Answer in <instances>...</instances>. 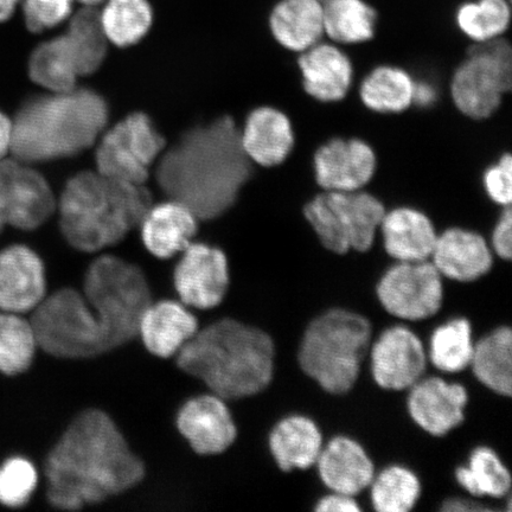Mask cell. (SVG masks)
Returning <instances> with one entry per match:
<instances>
[{
	"label": "cell",
	"mask_w": 512,
	"mask_h": 512,
	"mask_svg": "<svg viewBox=\"0 0 512 512\" xmlns=\"http://www.w3.org/2000/svg\"><path fill=\"white\" fill-rule=\"evenodd\" d=\"M387 207L368 189L318 191L303 214L324 251L337 256L366 254L373 249Z\"/></svg>",
	"instance_id": "obj_8"
},
{
	"label": "cell",
	"mask_w": 512,
	"mask_h": 512,
	"mask_svg": "<svg viewBox=\"0 0 512 512\" xmlns=\"http://www.w3.org/2000/svg\"><path fill=\"white\" fill-rule=\"evenodd\" d=\"M408 390V412L421 430L443 437L463 424L469 394L462 384L422 377Z\"/></svg>",
	"instance_id": "obj_21"
},
{
	"label": "cell",
	"mask_w": 512,
	"mask_h": 512,
	"mask_svg": "<svg viewBox=\"0 0 512 512\" xmlns=\"http://www.w3.org/2000/svg\"><path fill=\"white\" fill-rule=\"evenodd\" d=\"M354 89L363 107L375 114L398 115L413 106V75L400 64H376Z\"/></svg>",
	"instance_id": "obj_29"
},
{
	"label": "cell",
	"mask_w": 512,
	"mask_h": 512,
	"mask_svg": "<svg viewBox=\"0 0 512 512\" xmlns=\"http://www.w3.org/2000/svg\"><path fill=\"white\" fill-rule=\"evenodd\" d=\"M325 40L345 49L374 40L380 12L368 0H323Z\"/></svg>",
	"instance_id": "obj_31"
},
{
	"label": "cell",
	"mask_w": 512,
	"mask_h": 512,
	"mask_svg": "<svg viewBox=\"0 0 512 512\" xmlns=\"http://www.w3.org/2000/svg\"><path fill=\"white\" fill-rule=\"evenodd\" d=\"M315 510L318 512H358L362 509L354 496L331 491L330 495L319 499Z\"/></svg>",
	"instance_id": "obj_43"
},
{
	"label": "cell",
	"mask_w": 512,
	"mask_h": 512,
	"mask_svg": "<svg viewBox=\"0 0 512 512\" xmlns=\"http://www.w3.org/2000/svg\"><path fill=\"white\" fill-rule=\"evenodd\" d=\"M46 477L50 504L74 511L133 489L144 479L145 465L110 415L87 409L50 451Z\"/></svg>",
	"instance_id": "obj_2"
},
{
	"label": "cell",
	"mask_w": 512,
	"mask_h": 512,
	"mask_svg": "<svg viewBox=\"0 0 512 512\" xmlns=\"http://www.w3.org/2000/svg\"><path fill=\"white\" fill-rule=\"evenodd\" d=\"M83 6H91V8H96L101 3L106 2V0H78Z\"/></svg>",
	"instance_id": "obj_47"
},
{
	"label": "cell",
	"mask_w": 512,
	"mask_h": 512,
	"mask_svg": "<svg viewBox=\"0 0 512 512\" xmlns=\"http://www.w3.org/2000/svg\"><path fill=\"white\" fill-rule=\"evenodd\" d=\"M12 137H14V125L12 120L0 112V159L11 155Z\"/></svg>",
	"instance_id": "obj_45"
},
{
	"label": "cell",
	"mask_w": 512,
	"mask_h": 512,
	"mask_svg": "<svg viewBox=\"0 0 512 512\" xmlns=\"http://www.w3.org/2000/svg\"><path fill=\"white\" fill-rule=\"evenodd\" d=\"M316 466L326 488L354 497L368 489L375 477V466L367 451L345 435H338L323 446Z\"/></svg>",
	"instance_id": "obj_26"
},
{
	"label": "cell",
	"mask_w": 512,
	"mask_h": 512,
	"mask_svg": "<svg viewBox=\"0 0 512 512\" xmlns=\"http://www.w3.org/2000/svg\"><path fill=\"white\" fill-rule=\"evenodd\" d=\"M457 482L476 498L501 499L509 495L511 476L498 454L488 446H479L469 460L456 471Z\"/></svg>",
	"instance_id": "obj_33"
},
{
	"label": "cell",
	"mask_w": 512,
	"mask_h": 512,
	"mask_svg": "<svg viewBox=\"0 0 512 512\" xmlns=\"http://www.w3.org/2000/svg\"><path fill=\"white\" fill-rule=\"evenodd\" d=\"M371 342L366 317L344 309L324 312L307 326L298 352L299 366L334 395L354 388Z\"/></svg>",
	"instance_id": "obj_6"
},
{
	"label": "cell",
	"mask_w": 512,
	"mask_h": 512,
	"mask_svg": "<svg viewBox=\"0 0 512 512\" xmlns=\"http://www.w3.org/2000/svg\"><path fill=\"white\" fill-rule=\"evenodd\" d=\"M512 46L507 35L470 43L448 82L456 110L471 120H488L511 98Z\"/></svg>",
	"instance_id": "obj_9"
},
{
	"label": "cell",
	"mask_w": 512,
	"mask_h": 512,
	"mask_svg": "<svg viewBox=\"0 0 512 512\" xmlns=\"http://www.w3.org/2000/svg\"><path fill=\"white\" fill-rule=\"evenodd\" d=\"M38 348L36 336L28 320L17 313L0 312V371L17 375L27 370Z\"/></svg>",
	"instance_id": "obj_38"
},
{
	"label": "cell",
	"mask_w": 512,
	"mask_h": 512,
	"mask_svg": "<svg viewBox=\"0 0 512 512\" xmlns=\"http://www.w3.org/2000/svg\"><path fill=\"white\" fill-rule=\"evenodd\" d=\"M57 208V200L46 177L16 158L0 159V217L5 224L22 230L43 226Z\"/></svg>",
	"instance_id": "obj_13"
},
{
	"label": "cell",
	"mask_w": 512,
	"mask_h": 512,
	"mask_svg": "<svg viewBox=\"0 0 512 512\" xmlns=\"http://www.w3.org/2000/svg\"><path fill=\"white\" fill-rule=\"evenodd\" d=\"M488 240L492 253L503 261L512 258V209L504 207L489 230Z\"/></svg>",
	"instance_id": "obj_42"
},
{
	"label": "cell",
	"mask_w": 512,
	"mask_h": 512,
	"mask_svg": "<svg viewBox=\"0 0 512 512\" xmlns=\"http://www.w3.org/2000/svg\"><path fill=\"white\" fill-rule=\"evenodd\" d=\"M151 204L145 185L119 181L94 170L68 179L56 210L69 245L83 253H99L118 245L137 228Z\"/></svg>",
	"instance_id": "obj_5"
},
{
	"label": "cell",
	"mask_w": 512,
	"mask_h": 512,
	"mask_svg": "<svg viewBox=\"0 0 512 512\" xmlns=\"http://www.w3.org/2000/svg\"><path fill=\"white\" fill-rule=\"evenodd\" d=\"M177 428L192 450L201 456L226 452L238 437L226 400L213 393L185 402L177 415Z\"/></svg>",
	"instance_id": "obj_19"
},
{
	"label": "cell",
	"mask_w": 512,
	"mask_h": 512,
	"mask_svg": "<svg viewBox=\"0 0 512 512\" xmlns=\"http://www.w3.org/2000/svg\"><path fill=\"white\" fill-rule=\"evenodd\" d=\"M439 228L426 211L398 204L384 213L377 241L390 259L401 262L430 260Z\"/></svg>",
	"instance_id": "obj_23"
},
{
	"label": "cell",
	"mask_w": 512,
	"mask_h": 512,
	"mask_svg": "<svg viewBox=\"0 0 512 512\" xmlns=\"http://www.w3.org/2000/svg\"><path fill=\"white\" fill-rule=\"evenodd\" d=\"M296 142L290 115L273 105L256 106L240 126L242 150L261 169L283 165L292 155Z\"/></svg>",
	"instance_id": "obj_18"
},
{
	"label": "cell",
	"mask_w": 512,
	"mask_h": 512,
	"mask_svg": "<svg viewBox=\"0 0 512 512\" xmlns=\"http://www.w3.org/2000/svg\"><path fill=\"white\" fill-rule=\"evenodd\" d=\"M480 183L486 197L499 208L511 206L512 202V156L505 151L482 172Z\"/></svg>",
	"instance_id": "obj_40"
},
{
	"label": "cell",
	"mask_w": 512,
	"mask_h": 512,
	"mask_svg": "<svg viewBox=\"0 0 512 512\" xmlns=\"http://www.w3.org/2000/svg\"><path fill=\"white\" fill-rule=\"evenodd\" d=\"M99 14L108 42L119 48L132 47L142 41L153 22L147 0H106Z\"/></svg>",
	"instance_id": "obj_35"
},
{
	"label": "cell",
	"mask_w": 512,
	"mask_h": 512,
	"mask_svg": "<svg viewBox=\"0 0 512 512\" xmlns=\"http://www.w3.org/2000/svg\"><path fill=\"white\" fill-rule=\"evenodd\" d=\"M108 121L110 107L93 89L35 96L12 120L11 155L32 165L78 156L95 146Z\"/></svg>",
	"instance_id": "obj_4"
},
{
	"label": "cell",
	"mask_w": 512,
	"mask_h": 512,
	"mask_svg": "<svg viewBox=\"0 0 512 512\" xmlns=\"http://www.w3.org/2000/svg\"><path fill=\"white\" fill-rule=\"evenodd\" d=\"M430 260L444 279L473 283L490 273L495 255L483 233L450 226L439 230Z\"/></svg>",
	"instance_id": "obj_20"
},
{
	"label": "cell",
	"mask_w": 512,
	"mask_h": 512,
	"mask_svg": "<svg viewBox=\"0 0 512 512\" xmlns=\"http://www.w3.org/2000/svg\"><path fill=\"white\" fill-rule=\"evenodd\" d=\"M83 296L99 318L108 351L138 336L139 320L152 303L142 268L115 255H101L89 265Z\"/></svg>",
	"instance_id": "obj_7"
},
{
	"label": "cell",
	"mask_w": 512,
	"mask_h": 512,
	"mask_svg": "<svg viewBox=\"0 0 512 512\" xmlns=\"http://www.w3.org/2000/svg\"><path fill=\"white\" fill-rule=\"evenodd\" d=\"M268 29L287 53L298 55L323 41V0H278L268 16Z\"/></svg>",
	"instance_id": "obj_28"
},
{
	"label": "cell",
	"mask_w": 512,
	"mask_h": 512,
	"mask_svg": "<svg viewBox=\"0 0 512 512\" xmlns=\"http://www.w3.org/2000/svg\"><path fill=\"white\" fill-rule=\"evenodd\" d=\"M6 226L5 222L3 221L2 217H0V233H2V230Z\"/></svg>",
	"instance_id": "obj_48"
},
{
	"label": "cell",
	"mask_w": 512,
	"mask_h": 512,
	"mask_svg": "<svg viewBox=\"0 0 512 512\" xmlns=\"http://www.w3.org/2000/svg\"><path fill=\"white\" fill-rule=\"evenodd\" d=\"M25 24L31 32L53 29L72 16L74 0H21Z\"/></svg>",
	"instance_id": "obj_41"
},
{
	"label": "cell",
	"mask_w": 512,
	"mask_h": 512,
	"mask_svg": "<svg viewBox=\"0 0 512 512\" xmlns=\"http://www.w3.org/2000/svg\"><path fill=\"white\" fill-rule=\"evenodd\" d=\"M46 293V268L38 254L22 245L0 252V310L34 311Z\"/></svg>",
	"instance_id": "obj_24"
},
{
	"label": "cell",
	"mask_w": 512,
	"mask_h": 512,
	"mask_svg": "<svg viewBox=\"0 0 512 512\" xmlns=\"http://www.w3.org/2000/svg\"><path fill=\"white\" fill-rule=\"evenodd\" d=\"M198 222L187 206L168 198L163 203L151 204L138 228L147 251L160 260H168L195 241Z\"/></svg>",
	"instance_id": "obj_25"
},
{
	"label": "cell",
	"mask_w": 512,
	"mask_h": 512,
	"mask_svg": "<svg viewBox=\"0 0 512 512\" xmlns=\"http://www.w3.org/2000/svg\"><path fill=\"white\" fill-rule=\"evenodd\" d=\"M371 503L379 512H408L418 503L421 483L408 467L392 465L375 475L370 486Z\"/></svg>",
	"instance_id": "obj_37"
},
{
	"label": "cell",
	"mask_w": 512,
	"mask_h": 512,
	"mask_svg": "<svg viewBox=\"0 0 512 512\" xmlns=\"http://www.w3.org/2000/svg\"><path fill=\"white\" fill-rule=\"evenodd\" d=\"M470 367L486 388L510 398L512 392V332L501 326L475 343Z\"/></svg>",
	"instance_id": "obj_32"
},
{
	"label": "cell",
	"mask_w": 512,
	"mask_h": 512,
	"mask_svg": "<svg viewBox=\"0 0 512 512\" xmlns=\"http://www.w3.org/2000/svg\"><path fill=\"white\" fill-rule=\"evenodd\" d=\"M510 24V0H465L454 12V27L470 43L505 36Z\"/></svg>",
	"instance_id": "obj_34"
},
{
	"label": "cell",
	"mask_w": 512,
	"mask_h": 512,
	"mask_svg": "<svg viewBox=\"0 0 512 512\" xmlns=\"http://www.w3.org/2000/svg\"><path fill=\"white\" fill-rule=\"evenodd\" d=\"M441 510L445 512H476L491 511V508L476 502L475 499L451 498L443 503Z\"/></svg>",
	"instance_id": "obj_44"
},
{
	"label": "cell",
	"mask_w": 512,
	"mask_h": 512,
	"mask_svg": "<svg viewBox=\"0 0 512 512\" xmlns=\"http://www.w3.org/2000/svg\"><path fill=\"white\" fill-rule=\"evenodd\" d=\"M377 298L390 315L424 320L439 312L444 300V278L431 260L395 261L376 286Z\"/></svg>",
	"instance_id": "obj_12"
},
{
	"label": "cell",
	"mask_w": 512,
	"mask_h": 512,
	"mask_svg": "<svg viewBox=\"0 0 512 512\" xmlns=\"http://www.w3.org/2000/svg\"><path fill=\"white\" fill-rule=\"evenodd\" d=\"M37 471L29 460L12 458L0 467V503L11 508L27 504L37 486Z\"/></svg>",
	"instance_id": "obj_39"
},
{
	"label": "cell",
	"mask_w": 512,
	"mask_h": 512,
	"mask_svg": "<svg viewBox=\"0 0 512 512\" xmlns=\"http://www.w3.org/2000/svg\"><path fill=\"white\" fill-rule=\"evenodd\" d=\"M89 74L86 44L72 29L40 44L30 56L29 75L47 92L72 91Z\"/></svg>",
	"instance_id": "obj_22"
},
{
	"label": "cell",
	"mask_w": 512,
	"mask_h": 512,
	"mask_svg": "<svg viewBox=\"0 0 512 512\" xmlns=\"http://www.w3.org/2000/svg\"><path fill=\"white\" fill-rule=\"evenodd\" d=\"M38 348L67 360L108 352L98 316L83 293L62 288L42 300L31 319Z\"/></svg>",
	"instance_id": "obj_10"
},
{
	"label": "cell",
	"mask_w": 512,
	"mask_h": 512,
	"mask_svg": "<svg viewBox=\"0 0 512 512\" xmlns=\"http://www.w3.org/2000/svg\"><path fill=\"white\" fill-rule=\"evenodd\" d=\"M268 445L280 470H306L317 463L323 434L309 416L293 414L273 427Z\"/></svg>",
	"instance_id": "obj_30"
},
{
	"label": "cell",
	"mask_w": 512,
	"mask_h": 512,
	"mask_svg": "<svg viewBox=\"0 0 512 512\" xmlns=\"http://www.w3.org/2000/svg\"><path fill=\"white\" fill-rule=\"evenodd\" d=\"M296 63L304 92L320 104H338L354 91V61L338 44L324 38L298 54Z\"/></svg>",
	"instance_id": "obj_17"
},
{
	"label": "cell",
	"mask_w": 512,
	"mask_h": 512,
	"mask_svg": "<svg viewBox=\"0 0 512 512\" xmlns=\"http://www.w3.org/2000/svg\"><path fill=\"white\" fill-rule=\"evenodd\" d=\"M197 331L198 320L190 307L175 300L151 303L138 326L145 348L159 358L176 356Z\"/></svg>",
	"instance_id": "obj_27"
},
{
	"label": "cell",
	"mask_w": 512,
	"mask_h": 512,
	"mask_svg": "<svg viewBox=\"0 0 512 512\" xmlns=\"http://www.w3.org/2000/svg\"><path fill=\"white\" fill-rule=\"evenodd\" d=\"M253 174L240 143V125L230 115L189 128L166 146L155 168L164 195L183 203L200 221L228 213Z\"/></svg>",
	"instance_id": "obj_1"
},
{
	"label": "cell",
	"mask_w": 512,
	"mask_h": 512,
	"mask_svg": "<svg viewBox=\"0 0 512 512\" xmlns=\"http://www.w3.org/2000/svg\"><path fill=\"white\" fill-rule=\"evenodd\" d=\"M166 146L149 115L133 112L102 132L95 144L96 171L119 181L145 185Z\"/></svg>",
	"instance_id": "obj_11"
},
{
	"label": "cell",
	"mask_w": 512,
	"mask_h": 512,
	"mask_svg": "<svg viewBox=\"0 0 512 512\" xmlns=\"http://www.w3.org/2000/svg\"><path fill=\"white\" fill-rule=\"evenodd\" d=\"M179 255L174 272L179 302L197 310L219 306L230 284L226 253L208 243L194 241Z\"/></svg>",
	"instance_id": "obj_15"
},
{
	"label": "cell",
	"mask_w": 512,
	"mask_h": 512,
	"mask_svg": "<svg viewBox=\"0 0 512 512\" xmlns=\"http://www.w3.org/2000/svg\"><path fill=\"white\" fill-rule=\"evenodd\" d=\"M427 352L421 339L406 326L384 330L370 349L371 374L379 387L407 390L424 377Z\"/></svg>",
	"instance_id": "obj_16"
},
{
	"label": "cell",
	"mask_w": 512,
	"mask_h": 512,
	"mask_svg": "<svg viewBox=\"0 0 512 512\" xmlns=\"http://www.w3.org/2000/svg\"><path fill=\"white\" fill-rule=\"evenodd\" d=\"M19 2L21 0H0V23L8 21L14 15Z\"/></svg>",
	"instance_id": "obj_46"
},
{
	"label": "cell",
	"mask_w": 512,
	"mask_h": 512,
	"mask_svg": "<svg viewBox=\"0 0 512 512\" xmlns=\"http://www.w3.org/2000/svg\"><path fill=\"white\" fill-rule=\"evenodd\" d=\"M475 348L469 320L454 318L433 331L427 357L446 374H457L470 367Z\"/></svg>",
	"instance_id": "obj_36"
},
{
	"label": "cell",
	"mask_w": 512,
	"mask_h": 512,
	"mask_svg": "<svg viewBox=\"0 0 512 512\" xmlns=\"http://www.w3.org/2000/svg\"><path fill=\"white\" fill-rule=\"evenodd\" d=\"M373 145L360 137H332L312 155V169L320 191L350 192L367 189L376 175Z\"/></svg>",
	"instance_id": "obj_14"
},
{
	"label": "cell",
	"mask_w": 512,
	"mask_h": 512,
	"mask_svg": "<svg viewBox=\"0 0 512 512\" xmlns=\"http://www.w3.org/2000/svg\"><path fill=\"white\" fill-rule=\"evenodd\" d=\"M176 356L179 369L223 400L249 398L264 392L273 380V339L232 318L198 330Z\"/></svg>",
	"instance_id": "obj_3"
}]
</instances>
